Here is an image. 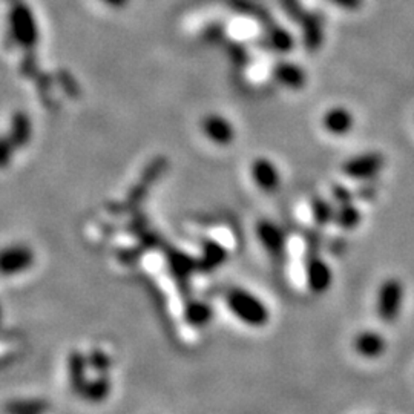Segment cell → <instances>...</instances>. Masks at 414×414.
Wrapping results in <instances>:
<instances>
[{"mask_svg":"<svg viewBox=\"0 0 414 414\" xmlns=\"http://www.w3.org/2000/svg\"><path fill=\"white\" fill-rule=\"evenodd\" d=\"M333 198H335L336 203L341 206V204H348V203H353V198L355 195L348 191L347 187L341 186V184H336L335 187H333Z\"/></svg>","mask_w":414,"mask_h":414,"instance_id":"obj_25","label":"cell"},{"mask_svg":"<svg viewBox=\"0 0 414 414\" xmlns=\"http://www.w3.org/2000/svg\"><path fill=\"white\" fill-rule=\"evenodd\" d=\"M330 2L341 6V8H344V10L355 11V10H359V8H361L364 0H330Z\"/></svg>","mask_w":414,"mask_h":414,"instance_id":"obj_26","label":"cell"},{"mask_svg":"<svg viewBox=\"0 0 414 414\" xmlns=\"http://www.w3.org/2000/svg\"><path fill=\"white\" fill-rule=\"evenodd\" d=\"M226 302L230 312L249 327H264L270 319L267 305L254 293L244 289H232L226 295Z\"/></svg>","mask_w":414,"mask_h":414,"instance_id":"obj_1","label":"cell"},{"mask_svg":"<svg viewBox=\"0 0 414 414\" xmlns=\"http://www.w3.org/2000/svg\"><path fill=\"white\" fill-rule=\"evenodd\" d=\"M86 367H88V361L82 353L74 352L69 356V381H71V385H73V390L77 391L78 394L83 391L85 385L88 384L86 376H85Z\"/></svg>","mask_w":414,"mask_h":414,"instance_id":"obj_15","label":"cell"},{"mask_svg":"<svg viewBox=\"0 0 414 414\" xmlns=\"http://www.w3.org/2000/svg\"><path fill=\"white\" fill-rule=\"evenodd\" d=\"M267 43L270 48L278 52H289L295 47V40L292 37V34L280 28V26H275L272 31H268Z\"/></svg>","mask_w":414,"mask_h":414,"instance_id":"obj_21","label":"cell"},{"mask_svg":"<svg viewBox=\"0 0 414 414\" xmlns=\"http://www.w3.org/2000/svg\"><path fill=\"white\" fill-rule=\"evenodd\" d=\"M353 347H355V352L357 355H361L362 357L374 359L385 353L386 342L382 338V335H379L377 331L365 330L359 333V335H356L353 341Z\"/></svg>","mask_w":414,"mask_h":414,"instance_id":"obj_10","label":"cell"},{"mask_svg":"<svg viewBox=\"0 0 414 414\" xmlns=\"http://www.w3.org/2000/svg\"><path fill=\"white\" fill-rule=\"evenodd\" d=\"M110 393H111V384L110 381H107V377L102 376L98 377V379L88 382L85 385L83 391L80 394H82L86 401L97 403V402L105 401L107 396H110Z\"/></svg>","mask_w":414,"mask_h":414,"instance_id":"obj_19","label":"cell"},{"mask_svg":"<svg viewBox=\"0 0 414 414\" xmlns=\"http://www.w3.org/2000/svg\"><path fill=\"white\" fill-rule=\"evenodd\" d=\"M169 266L170 270H172V273L177 278H183V280H187L194 270L198 268V263L192 256L179 254V252H174V254L169 256Z\"/></svg>","mask_w":414,"mask_h":414,"instance_id":"obj_18","label":"cell"},{"mask_svg":"<svg viewBox=\"0 0 414 414\" xmlns=\"http://www.w3.org/2000/svg\"><path fill=\"white\" fill-rule=\"evenodd\" d=\"M11 31L14 39L20 45H32L37 40V26L30 10L23 6H17L11 16Z\"/></svg>","mask_w":414,"mask_h":414,"instance_id":"obj_9","label":"cell"},{"mask_svg":"<svg viewBox=\"0 0 414 414\" xmlns=\"http://www.w3.org/2000/svg\"><path fill=\"white\" fill-rule=\"evenodd\" d=\"M256 237L270 256L275 259L283 258L287 241L280 226L268 220H261L256 223Z\"/></svg>","mask_w":414,"mask_h":414,"instance_id":"obj_6","label":"cell"},{"mask_svg":"<svg viewBox=\"0 0 414 414\" xmlns=\"http://www.w3.org/2000/svg\"><path fill=\"white\" fill-rule=\"evenodd\" d=\"M322 124L327 132L333 135H345L352 131L355 120L353 115L348 110L342 106L331 107L330 111L326 112L322 119Z\"/></svg>","mask_w":414,"mask_h":414,"instance_id":"obj_13","label":"cell"},{"mask_svg":"<svg viewBox=\"0 0 414 414\" xmlns=\"http://www.w3.org/2000/svg\"><path fill=\"white\" fill-rule=\"evenodd\" d=\"M34 263V252L23 244H14L0 250V273L16 275L25 272Z\"/></svg>","mask_w":414,"mask_h":414,"instance_id":"obj_5","label":"cell"},{"mask_svg":"<svg viewBox=\"0 0 414 414\" xmlns=\"http://www.w3.org/2000/svg\"><path fill=\"white\" fill-rule=\"evenodd\" d=\"M48 410V403L39 399L14 401L6 405V414H43Z\"/></svg>","mask_w":414,"mask_h":414,"instance_id":"obj_20","label":"cell"},{"mask_svg":"<svg viewBox=\"0 0 414 414\" xmlns=\"http://www.w3.org/2000/svg\"><path fill=\"white\" fill-rule=\"evenodd\" d=\"M362 220L361 211L353 203L341 204L338 211H335V223L341 229L344 230H353L359 226V223Z\"/></svg>","mask_w":414,"mask_h":414,"instance_id":"obj_17","label":"cell"},{"mask_svg":"<svg viewBox=\"0 0 414 414\" xmlns=\"http://www.w3.org/2000/svg\"><path fill=\"white\" fill-rule=\"evenodd\" d=\"M213 319V310L209 304L192 301L186 307V321L194 327H204Z\"/></svg>","mask_w":414,"mask_h":414,"instance_id":"obj_16","label":"cell"},{"mask_svg":"<svg viewBox=\"0 0 414 414\" xmlns=\"http://www.w3.org/2000/svg\"><path fill=\"white\" fill-rule=\"evenodd\" d=\"M281 6L284 13L296 23H300L304 19V16L307 14V11L300 4V0H281Z\"/></svg>","mask_w":414,"mask_h":414,"instance_id":"obj_23","label":"cell"},{"mask_svg":"<svg viewBox=\"0 0 414 414\" xmlns=\"http://www.w3.org/2000/svg\"><path fill=\"white\" fill-rule=\"evenodd\" d=\"M227 250L212 239L203 242V258L198 261V268L201 272H212L226 263Z\"/></svg>","mask_w":414,"mask_h":414,"instance_id":"obj_14","label":"cell"},{"mask_svg":"<svg viewBox=\"0 0 414 414\" xmlns=\"http://www.w3.org/2000/svg\"><path fill=\"white\" fill-rule=\"evenodd\" d=\"M97 2H100L106 8H111V10H124L131 0H97Z\"/></svg>","mask_w":414,"mask_h":414,"instance_id":"obj_27","label":"cell"},{"mask_svg":"<svg viewBox=\"0 0 414 414\" xmlns=\"http://www.w3.org/2000/svg\"><path fill=\"white\" fill-rule=\"evenodd\" d=\"M403 304V285L398 278H390L381 284L377 292L376 312L384 322H394L399 318Z\"/></svg>","mask_w":414,"mask_h":414,"instance_id":"obj_2","label":"cell"},{"mask_svg":"<svg viewBox=\"0 0 414 414\" xmlns=\"http://www.w3.org/2000/svg\"><path fill=\"white\" fill-rule=\"evenodd\" d=\"M273 76L278 83L290 89H301L307 83V76L305 71L290 61H281L273 68Z\"/></svg>","mask_w":414,"mask_h":414,"instance_id":"obj_12","label":"cell"},{"mask_svg":"<svg viewBox=\"0 0 414 414\" xmlns=\"http://www.w3.org/2000/svg\"><path fill=\"white\" fill-rule=\"evenodd\" d=\"M201 131L211 143L217 146H229L235 140V128L220 114H207L201 120Z\"/></svg>","mask_w":414,"mask_h":414,"instance_id":"obj_4","label":"cell"},{"mask_svg":"<svg viewBox=\"0 0 414 414\" xmlns=\"http://www.w3.org/2000/svg\"><path fill=\"white\" fill-rule=\"evenodd\" d=\"M385 158L379 152H367V154L357 155L345 161L342 170L344 174L353 179H372L379 174V170L384 167Z\"/></svg>","mask_w":414,"mask_h":414,"instance_id":"obj_3","label":"cell"},{"mask_svg":"<svg viewBox=\"0 0 414 414\" xmlns=\"http://www.w3.org/2000/svg\"><path fill=\"white\" fill-rule=\"evenodd\" d=\"M88 361H89V365H91L95 372L102 373V374H105L107 372V368L111 367L110 357H107L103 352H97V350L91 353Z\"/></svg>","mask_w":414,"mask_h":414,"instance_id":"obj_24","label":"cell"},{"mask_svg":"<svg viewBox=\"0 0 414 414\" xmlns=\"http://www.w3.org/2000/svg\"><path fill=\"white\" fill-rule=\"evenodd\" d=\"M302 26L304 45L307 51H318L324 40V17L318 13H307L300 22Z\"/></svg>","mask_w":414,"mask_h":414,"instance_id":"obj_11","label":"cell"},{"mask_svg":"<svg viewBox=\"0 0 414 414\" xmlns=\"http://www.w3.org/2000/svg\"><path fill=\"white\" fill-rule=\"evenodd\" d=\"M312 212H313V220L318 226H326L331 220H335V211L330 206L329 201L324 200V198L314 196L312 200Z\"/></svg>","mask_w":414,"mask_h":414,"instance_id":"obj_22","label":"cell"},{"mask_svg":"<svg viewBox=\"0 0 414 414\" xmlns=\"http://www.w3.org/2000/svg\"><path fill=\"white\" fill-rule=\"evenodd\" d=\"M252 177H254L255 184L266 194H275L280 189V170L267 158H256L252 163Z\"/></svg>","mask_w":414,"mask_h":414,"instance_id":"obj_8","label":"cell"},{"mask_svg":"<svg viewBox=\"0 0 414 414\" xmlns=\"http://www.w3.org/2000/svg\"><path fill=\"white\" fill-rule=\"evenodd\" d=\"M305 280H307L309 289L313 293H326L333 281V275L329 264L317 254L307 258L305 263Z\"/></svg>","mask_w":414,"mask_h":414,"instance_id":"obj_7","label":"cell"}]
</instances>
